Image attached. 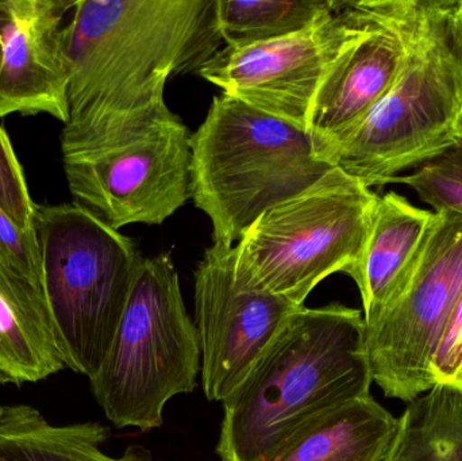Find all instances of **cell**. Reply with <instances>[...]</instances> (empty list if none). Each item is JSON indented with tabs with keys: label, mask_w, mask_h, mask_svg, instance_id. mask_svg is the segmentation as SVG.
<instances>
[{
	"label": "cell",
	"mask_w": 462,
	"mask_h": 461,
	"mask_svg": "<svg viewBox=\"0 0 462 461\" xmlns=\"http://www.w3.org/2000/svg\"><path fill=\"white\" fill-rule=\"evenodd\" d=\"M64 35L65 129L164 100L171 76L199 72L224 42L217 0H76Z\"/></svg>",
	"instance_id": "1"
},
{
	"label": "cell",
	"mask_w": 462,
	"mask_h": 461,
	"mask_svg": "<svg viewBox=\"0 0 462 461\" xmlns=\"http://www.w3.org/2000/svg\"><path fill=\"white\" fill-rule=\"evenodd\" d=\"M365 319L341 303L299 309L224 402L221 461H269L311 420L371 394Z\"/></svg>",
	"instance_id": "2"
},
{
	"label": "cell",
	"mask_w": 462,
	"mask_h": 461,
	"mask_svg": "<svg viewBox=\"0 0 462 461\" xmlns=\"http://www.w3.org/2000/svg\"><path fill=\"white\" fill-rule=\"evenodd\" d=\"M462 141V0H415L403 65L328 161L384 186Z\"/></svg>",
	"instance_id": "3"
},
{
	"label": "cell",
	"mask_w": 462,
	"mask_h": 461,
	"mask_svg": "<svg viewBox=\"0 0 462 461\" xmlns=\"http://www.w3.org/2000/svg\"><path fill=\"white\" fill-rule=\"evenodd\" d=\"M191 198L210 218L214 243L229 246L333 168L306 130L225 94L191 134Z\"/></svg>",
	"instance_id": "4"
},
{
	"label": "cell",
	"mask_w": 462,
	"mask_h": 461,
	"mask_svg": "<svg viewBox=\"0 0 462 461\" xmlns=\"http://www.w3.org/2000/svg\"><path fill=\"white\" fill-rule=\"evenodd\" d=\"M61 152L76 203L116 230L162 224L191 198V134L165 100L64 127Z\"/></svg>",
	"instance_id": "5"
},
{
	"label": "cell",
	"mask_w": 462,
	"mask_h": 461,
	"mask_svg": "<svg viewBox=\"0 0 462 461\" xmlns=\"http://www.w3.org/2000/svg\"><path fill=\"white\" fill-rule=\"evenodd\" d=\"M200 371L199 337L172 257H143L107 356L89 379L97 405L118 429H157L167 403L197 389Z\"/></svg>",
	"instance_id": "6"
},
{
	"label": "cell",
	"mask_w": 462,
	"mask_h": 461,
	"mask_svg": "<svg viewBox=\"0 0 462 461\" xmlns=\"http://www.w3.org/2000/svg\"><path fill=\"white\" fill-rule=\"evenodd\" d=\"M42 287L65 367L91 379L107 356L143 256L79 203L35 205Z\"/></svg>",
	"instance_id": "7"
},
{
	"label": "cell",
	"mask_w": 462,
	"mask_h": 461,
	"mask_svg": "<svg viewBox=\"0 0 462 461\" xmlns=\"http://www.w3.org/2000/svg\"><path fill=\"white\" fill-rule=\"evenodd\" d=\"M379 195L333 167L263 214L234 245V275L247 290L304 306L312 290L361 256Z\"/></svg>",
	"instance_id": "8"
},
{
	"label": "cell",
	"mask_w": 462,
	"mask_h": 461,
	"mask_svg": "<svg viewBox=\"0 0 462 461\" xmlns=\"http://www.w3.org/2000/svg\"><path fill=\"white\" fill-rule=\"evenodd\" d=\"M462 292V216L441 211L393 305L365 325L372 379L410 403L433 389L431 360Z\"/></svg>",
	"instance_id": "9"
},
{
	"label": "cell",
	"mask_w": 462,
	"mask_h": 461,
	"mask_svg": "<svg viewBox=\"0 0 462 461\" xmlns=\"http://www.w3.org/2000/svg\"><path fill=\"white\" fill-rule=\"evenodd\" d=\"M366 19V0H344L304 32L244 48L225 46L198 75L222 94L306 130L318 88L331 62Z\"/></svg>",
	"instance_id": "10"
},
{
	"label": "cell",
	"mask_w": 462,
	"mask_h": 461,
	"mask_svg": "<svg viewBox=\"0 0 462 461\" xmlns=\"http://www.w3.org/2000/svg\"><path fill=\"white\" fill-rule=\"evenodd\" d=\"M303 306L245 289L234 275V246L214 243L195 271V327L203 392L224 403L268 354Z\"/></svg>",
	"instance_id": "11"
},
{
	"label": "cell",
	"mask_w": 462,
	"mask_h": 461,
	"mask_svg": "<svg viewBox=\"0 0 462 461\" xmlns=\"http://www.w3.org/2000/svg\"><path fill=\"white\" fill-rule=\"evenodd\" d=\"M414 5L415 0H366L363 27L331 62L310 111L307 133L322 161L328 162L334 148L395 83Z\"/></svg>",
	"instance_id": "12"
},
{
	"label": "cell",
	"mask_w": 462,
	"mask_h": 461,
	"mask_svg": "<svg viewBox=\"0 0 462 461\" xmlns=\"http://www.w3.org/2000/svg\"><path fill=\"white\" fill-rule=\"evenodd\" d=\"M76 0H0V118L48 114L69 122L64 21Z\"/></svg>",
	"instance_id": "13"
},
{
	"label": "cell",
	"mask_w": 462,
	"mask_h": 461,
	"mask_svg": "<svg viewBox=\"0 0 462 461\" xmlns=\"http://www.w3.org/2000/svg\"><path fill=\"white\" fill-rule=\"evenodd\" d=\"M436 219L390 191L380 197L361 256L347 271L363 300L365 325L379 318L401 294Z\"/></svg>",
	"instance_id": "14"
},
{
	"label": "cell",
	"mask_w": 462,
	"mask_h": 461,
	"mask_svg": "<svg viewBox=\"0 0 462 461\" xmlns=\"http://www.w3.org/2000/svg\"><path fill=\"white\" fill-rule=\"evenodd\" d=\"M64 368L42 284L0 263V384L38 383Z\"/></svg>",
	"instance_id": "15"
},
{
	"label": "cell",
	"mask_w": 462,
	"mask_h": 461,
	"mask_svg": "<svg viewBox=\"0 0 462 461\" xmlns=\"http://www.w3.org/2000/svg\"><path fill=\"white\" fill-rule=\"evenodd\" d=\"M398 419L371 394L311 420L269 461H382Z\"/></svg>",
	"instance_id": "16"
},
{
	"label": "cell",
	"mask_w": 462,
	"mask_h": 461,
	"mask_svg": "<svg viewBox=\"0 0 462 461\" xmlns=\"http://www.w3.org/2000/svg\"><path fill=\"white\" fill-rule=\"evenodd\" d=\"M108 438L110 429L100 422L51 425L32 406H3L0 461H152L143 447L108 456L102 449Z\"/></svg>",
	"instance_id": "17"
},
{
	"label": "cell",
	"mask_w": 462,
	"mask_h": 461,
	"mask_svg": "<svg viewBox=\"0 0 462 461\" xmlns=\"http://www.w3.org/2000/svg\"><path fill=\"white\" fill-rule=\"evenodd\" d=\"M382 461H462V394L434 386L411 401Z\"/></svg>",
	"instance_id": "18"
},
{
	"label": "cell",
	"mask_w": 462,
	"mask_h": 461,
	"mask_svg": "<svg viewBox=\"0 0 462 461\" xmlns=\"http://www.w3.org/2000/svg\"><path fill=\"white\" fill-rule=\"evenodd\" d=\"M337 0H217L222 41L231 48L279 40L304 32L333 14Z\"/></svg>",
	"instance_id": "19"
},
{
	"label": "cell",
	"mask_w": 462,
	"mask_h": 461,
	"mask_svg": "<svg viewBox=\"0 0 462 461\" xmlns=\"http://www.w3.org/2000/svg\"><path fill=\"white\" fill-rule=\"evenodd\" d=\"M390 183L411 187L434 213L462 216V141L420 165L414 173L396 176Z\"/></svg>",
	"instance_id": "20"
},
{
	"label": "cell",
	"mask_w": 462,
	"mask_h": 461,
	"mask_svg": "<svg viewBox=\"0 0 462 461\" xmlns=\"http://www.w3.org/2000/svg\"><path fill=\"white\" fill-rule=\"evenodd\" d=\"M35 205L23 167L0 124V208L24 230H34Z\"/></svg>",
	"instance_id": "21"
},
{
	"label": "cell",
	"mask_w": 462,
	"mask_h": 461,
	"mask_svg": "<svg viewBox=\"0 0 462 461\" xmlns=\"http://www.w3.org/2000/svg\"><path fill=\"white\" fill-rule=\"evenodd\" d=\"M0 263L14 272L42 284L37 233L19 227L0 208Z\"/></svg>",
	"instance_id": "22"
},
{
	"label": "cell",
	"mask_w": 462,
	"mask_h": 461,
	"mask_svg": "<svg viewBox=\"0 0 462 461\" xmlns=\"http://www.w3.org/2000/svg\"><path fill=\"white\" fill-rule=\"evenodd\" d=\"M434 386H445L462 394V292L445 325L431 360Z\"/></svg>",
	"instance_id": "23"
},
{
	"label": "cell",
	"mask_w": 462,
	"mask_h": 461,
	"mask_svg": "<svg viewBox=\"0 0 462 461\" xmlns=\"http://www.w3.org/2000/svg\"><path fill=\"white\" fill-rule=\"evenodd\" d=\"M2 414H3V406L0 405V417H2Z\"/></svg>",
	"instance_id": "24"
}]
</instances>
